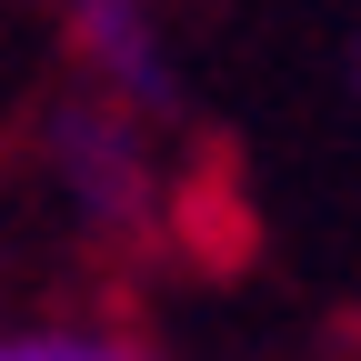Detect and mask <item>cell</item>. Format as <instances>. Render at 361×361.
I'll use <instances>...</instances> for the list:
<instances>
[{"label": "cell", "instance_id": "cell-1", "mask_svg": "<svg viewBox=\"0 0 361 361\" xmlns=\"http://www.w3.org/2000/svg\"><path fill=\"white\" fill-rule=\"evenodd\" d=\"M51 161L71 180V211H90V221H141L161 201V141H151V121L121 111V101H101V90H80V111L51 121Z\"/></svg>", "mask_w": 361, "mask_h": 361}, {"label": "cell", "instance_id": "cell-2", "mask_svg": "<svg viewBox=\"0 0 361 361\" xmlns=\"http://www.w3.org/2000/svg\"><path fill=\"white\" fill-rule=\"evenodd\" d=\"M61 30H71V61L80 90L161 121L171 111V40H161V0H61Z\"/></svg>", "mask_w": 361, "mask_h": 361}, {"label": "cell", "instance_id": "cell-3", "mask_svg": "<svg viewBox=\"0 0 361 361\" xmlns=\"http://www.w3.org/2000/svg\"><path fill=\"white\" fill-rule=\"evenodd\" d=\"M0 361H171L111 311H0Z\"/></svg>", "mask_w": 361, "mask_h": 361}]
</instances>
